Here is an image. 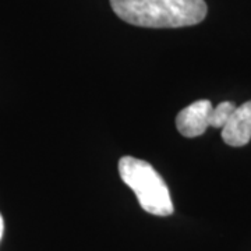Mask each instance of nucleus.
<instances>
[{"instance_id": "5", "label": "nucleus", "mask_w": 251, "mask_h": 251, "mask_svg": "<svg viewBox=\"0 0 251 251\" xmlns=\"http://www.w3.org/2000/svg\"><path fill=\"white\" fill-rule=\"evenodd\" d=\"M237 108L233 102L225 100L221 102L216 108L212 109L211 119H209V127H215V128H224L225 125L227 123V120L230 119L234 109Z\"/></svg>"}, {"instance_id": "2", "label": "nucleus", "mask_w": 251, "mask_h": 251, "mask_svg": "<svg viewBox=\"0 0 251 251\" xmlns=\"http://www.w3.org/2000/svg\"><path fill=\"white\" fill-rule=\"evenodd\" d=\"M119 173L134 191L138 204L145 212L156 216L173 214L175 208L169 187L151 163L133 156H123L119 161Z\"/></svg>"}, {"instance_id": "6", "label": "nucleus", "mask_w": 251, "mask_h": 251, "mask_svg": "<svg viewBox=\"0 0 251 251\" xmlns=\"http://www.w3.org/2000/svg\"><path fill=\"white\" fill-rule=\"evenodd\" d=\"M3 230H4V222H3V216L0 214V240L3 237Z\"/></svg>"}, {"instance_id": "4", "label": "nucleus", "mask_w": 251, "mask_h": 251, "mask_svg": "<svg viewBox=\"0 0 251 251\" xmlns=\"http://www.w3.org/2000/svg\"><path fill=\"white\" fill-rule=\"evenodd\" d=\"M222 138L230 147H244L251 140V100L234 109L222 128Z\"/></svg>"}, {"instance_id": "1", "label": "nucleus", "mask_w": 251, "mask_h": 251, "mask_svg": "<svg viewBox=\"0 0 251 251\" xmlns=\"http://www.w3.org/2000/svg\"><path fill=\"white\" fill-rule=\"evenodd\" d=\"M123 21L147 28H180L200 24L206 16L204 0H110Z\"/></svg>"}, {"instance_id": "3", "label": "nucleus", "mask_w": 251, "mask_h": 251, "mask_svg": "<svg viewBox=\"0 0 251 251\" xmlns=\"http://www.w3.org/2000/svg\"><path fill=\"white\" fill-rule=\"evenodd\" d=\"M212 109L214 106L208 99H201L181 109L176 117V127L180 134L187 138L204 134L209 127Z\"/></svg>"}]
</instances>
